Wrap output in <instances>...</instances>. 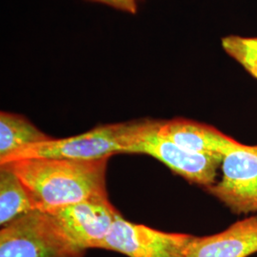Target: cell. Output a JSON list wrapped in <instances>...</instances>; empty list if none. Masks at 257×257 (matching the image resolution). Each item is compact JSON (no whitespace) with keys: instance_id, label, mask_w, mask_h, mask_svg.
Instances as JSON below:
<instances>
[{"instance_id":"6da1fadb","label":"cell","mask_w":257,"mask_h":257,"mask_svg":"<svg viewBox=\"0 0 257 257\" xmlns=\"http://www.w3.org/2000/svg\"><path fill=\"white\" fill-rule=\"evenodd\" d=\"M109 158L77 160L27 158L0 166L18 175L37 210L54 211L83 200L108 196L106 172Z\"/></svg>"},{"instance_id":"7a4b0ae2","label":"cell","mask_w":257,"mask_h":257,"mask_svg":"<svg viewBox=\"0 0 257 257\" xmlns=\"http://www.w3.org/2000/svg\"><path fill=\"white\" fill-rule=\"evenodd\" d=\"M143 119L101 125L72 138H52L30 145L0 162V165L27 158H63L94 160L110 158L128 150Z\"/></svg>"},{"instance_id":"3957f363","label":"cell","mask_w":257,"mask_h":257,"mask_svg":"<svg viewBox=\"0 0 257 257\" xmlns=\"http://www.w3.org/2000/svg\"><path fill=\"white\" fill-rule=\"evenodd\" d=\"M85 251L47 211L28 212L0 230V257H84Z\"/></svg>"},{"instance_id":"277c9868","label":"cell","mask_w":257,"mask_h":257,"mask_svg":"<svg viewBox=\"0 0 257 257\" xmlns=\"http://www.w3.org/2000/svg\"><path fill=\"white\" fill-rule=\"evenodd\" d=\"M159 120L145 118L128 154L153 156L175 174L205 189L216 182L223 157L194 154L179 147L158 133Z\"/></svg>"},{"instance_id":"5b68a950","label":"cell","mask_w":257,"mask_h":257,"mask_svg":"<svg viewBox=\"0 0 257 257\" xmlns=\"http://www.w3.org/2000/svg\"><path fill=\"white\" fill-rule=\"evenodd\" d=\"M222 176L206 192L235 214L257 211V145L239 143L226 154L221 164Z\"/></svg>"},{"instance_id":"8992f818","label":"cell","mask_w":257,"mask_h":257,"mask_svg":"<svg viewBox=\"0 0 257 257\" xmlns=\"http://www.w3.org/2000/svg\"><path fill=\"white\" fill-rule=\"evenodd\" d=\"M193 235L166 232L119 217L101 248L128 257H188Z\"/></svg>"},{"instance_id":"52a82bcc","label":"cell","mask_w":257,"mask_h":257,"mask_svg":"<svg viewBox=\"0 0 257 257\" xmlns=\"http://www.w3.org/2000/svg\"><path fill=\"white\" fill-rule=\"evenodd\" d=\"M47 212L85 249L101 248L113 223L121 217L108 196L92 197Z\"/></svg>"},{"instance_id":"ba28073f","label":"cell","mask_w":257,"mask_h":257,"mask_svg":"<svg viewBox=\"0 0 257 257\" xmlns=\"http://www.w3.org/2000/svg\"><path fill=\"white\" fill-rule=\"evenodd\" d=\"M158 133L184 150L204 156L224 157L240 143L211 125L181 117L159 120Z\"/></svg>"},{"instance_id":"9c48e42d","label":"cell","mask_w":257,"mask_h":257,"mask_svg":"<svg viewBox=\"0 0 257 257\" xmlns=\"http://www.w3.org/2000/svg\"><path fill=\"white\" fill-rule=\"evenodd\" d=\"M257 252V216L252 215L208 236H193L188 257H248Z\"/></svg>"},{"instance_id":"30bf717a","label":"cell","mask_w":257,"mask_h":257,"mask_svg":"<svg viewBox=\"0 0 257 257\" xmlns=\"http://www.w3.org/2000/svg\"><path fill=\"white\" fill-rule=\"evenodd\" d=\"M52 139L25 116L7 111L0 113V162L20 150Z\"/></svg>"},{"instance_id":"8fae6325","label":"cell","mask_w":257,"mask_h":257,"mask_svg":"<svg viewBox=\"0 0 257 257\" xmlns=\"http://www.w3.org/2000/svg\"><path fill=\"white\" fill-rule=\"evenodd\" d=\"M36 210V203L18 175L0 166V225L4 227Z\"/></svg>"},{"instance_id":"7c38bea8","label":"cell","mask_w":257,"mask_h":257,"mask_svg":"<svg viewBox=\"0 0 257 257\" xmlns=\"http://www.w3.org/2000/svg\"><path fill=\"white\" fill-rule=\"evenodd\" d=\"M225 53L257 79V37L229 36L222 38Z\"/></svg>"},{"instance_id":"4fadbf2b","label":"cell","mask_w":257,"mask_h":257,"mask_svg":"<svg viewBox=\"0 0 257 257\" xmlns=\"http://www.w3.org/2000/svg\"><path fill=\"white\" fill-rule=\"evenodd\" d=\"M86 1L105 4L114 9L126 12L132 15H136L138 13V0H86Z\"/></svg>"}]
</instances>
